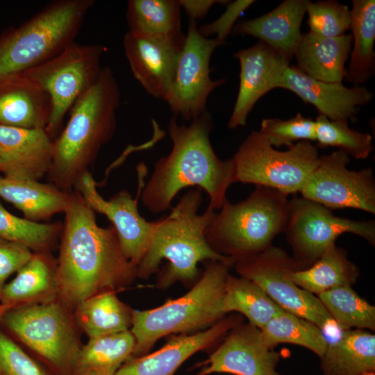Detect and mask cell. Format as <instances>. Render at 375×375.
Wrapping results in <instances>:
<instances>
[{
  "instance_id": "obj_27",
  "label": "cell",
  "mask_w": 375,
  "mask_h": 375,
  "mask_svg": "<svg viewBox=\"0 0 375 375\" xmlns=\"http://www.w3.org/2000/svg\"><path fill=\"white\" fill-rule=\"evenodd\" d=\"M132 313L133 309L122 302L115 291L92 296L73 309L79 329L89 339L130 331Z\"/></svg>"
},
{
  "instance_id": "obj_18",
  "label": "cell",
  "mask_w": 375,
  "mask_h": 375,
  "mask_svg": "<svg viewBox=\"0 0 375 375\" xmlns=\"http://www.w3.org/2000/svg\"><path fill=\"white\" fill-rule=\"evenodd\" d=\"M185 39H169L129 31L126 33L123 46L131 70L152 97L165 99Z\"/></svg>"
},
{
  "instance_id": "obj_43",
  "label": "cell",
  "mask_w": 375,
  "mask_h": 375,
  "mask_svg": "<svg viewBox=\"0 0 375 375\" xmlns=\"http://www.w3.org/2000/svg\"><path fill=\"white\" fill-rule=\"evenodd\" d=\"M178 1L181 8L182 7L185 10L190 20L195 21L204 17L212 5L222 1L178 0Z\"/></svg>"
},
{
  "instance_id": "obj_28",
  "label": "cell",
  "mask_w": 375,
  "mask_h": 375,
  "mask_svg": "<svg viewBox=\"0 0 375 375\" xmlns=\"http://www.w3.org/2000/svg\"><path fill=\"white\" fill-rule=\"evenodd\" d=\"M321 360L324 375H361L375 370V335L365 330H344L328 344Z\"/></svg>"
},
{
  "instance_id": "obj_4",
  "label": "cell",
  "mask_w": 375,
  "mask_h": 375,
  "mask_svg": "<svg viewBox=\"0 0 375 375\" xmlns=\"http://www.w3.org/2000/svg\"><path fill=\"white\" fill-rule=\"evenodd\" d=\"M203 201L202 190L185 192L169 215L160 219L151 243L137 266V277L147 278L159 269L162 260L168 263L158 278V286L166 288L174 283L191 282L199 274L203 261H234L215 251L209 245L206 231L215 212L206 208L199 214Z\"/></svg>"
},
{
  "instance_id": "obj_22",
  "label": "cell",
  "mask_w": 375,
  "mask_h": 375,
  "mask_svg": "<svg viewBox=\"0 0 375 375\" xmlns=\"http://www.w3.org/2000/svg\"><path fill=\"white\" fill-rule=\"evenodd\" d=\"M51 114L48 94L24 74L0 83V126L44 129Z\"/></svg>"
},
{
  "instance_id": "obj_23",
  "label": "cell",
  "mask_w": 375,
  "mask_h": 375,
  "mask_svg": "<svg viewBox=\"0 0 375 375\" xmlns=\"http://www.w3.org/2000/svg\"><path fill=\"white\" fill-rule=\"evenodd\" d=\"M308 0H285L274 10L258 17L235 24V35H247L293 57L302 36L301 26Z\"/></svg>"
},
{
  "instance_id": "obj_8",
  "label": "cell",
  "mask_w": 375,
  "mask_h": 375,
  "mask_svg": "<svg viewBox=\"0 0 375 375\" xmlns=\"http://www.w3.org/2000/svg\"><path fill=\"white\" fill-rule=\"evenodd\" d=\"M0 327L53 375H71L83 346L73 310L58 299L8 309Z\"/></svg>"
},
{
  "instance_id": "obj_26",
  "label": "cell",
  "mask_w": 375,
  "mask_h": 375,
  "mask_svg": "<svg viewBox=\"0 0 375 375\" xmlns=\"http://www.w3.org/2000/svg\"><path fill=\"white\" fill-rule=\"evenodd\" d=\"M70 193L51 183L0 176V197L22 211L24 218L36 222L65 212Z\"/></svg>"
},
{
  "instance_id": "obj_39",
  "label": "cell",
  "mask_w": 375,
  "mask_h": 375,
  "mask_svg": "<svg viewBox=\"0 0 375 375\" xmlns=\"http://www.w3.org/2000/svg\"><path fill=\"white\" fill-rule=\"evenodd\" d=\"M259 131L272 147L277 148H290L300 141H315L316 138L315 119L301 113L288 119H263Z\"/></svg>"
},
{
  "instance_id": "obj_14",
  "label": "cell",
  "mask_w": 375,
  "mask_h": 375,
  "mask_svg": "<svg viewBox=\"0 0 375 375\" xmlns=\"http://www.w3.org/2000/svg\"><path fill=\"white\" fill-rule=\"evenodd\" d=\"M349 156L342 150L320 156L301 190V197L331 210L353 208L375 214V179L372 167L349 169Z\"/></svg>"
},
{
  "instance_id": "obj_13",
  "label": "cell",
  "mask_w": 375,
  "mask_h": 375,
  "mask_svg": "<svg viewBox=\"0 0 375 375\" xmlns=\"http://www.w3.org/2000/svg\"><path fill=\"white\" fill-rule=\"evenodd\" d=\"M222 44L216 38L202 35L196 22L190 21L173 78L164 99L175 116L192 121L206 111L209 95L225 83V79L212 80L210 75L212 54Z\"/></svg>"
},
{
  "instance_id": "obj_31",
  "label": "cell",
  "mask_w": 375,
  "mask_h": 375,
  "mask_svg": "<svg viewBox=\"0 0 375 375\" xmlns=\"http://www.w3.org/2000/svg\"><path fill=\"white\" fill-rule=\"evenodd\" d=\"M359 274L358 267L348 259L347 251L334 244L311 266L296 270L290 276L301 288L317 296L337 287L352 286Z\"/></svg>"
},
{
  "instance_id": "obj_29",
  "label": "cell",
  "mask_w": 375,
  "mask_h": 375,
  "mask_svg": "<svg viewBox=\"0 0 375 375\" xmlns=\"http://www.w3.org/2000/svg\"><path fill=\"white\" fill-rule=\"evenodd\" d=\"M135 347L130 331L89 339L83 344L71 375H115L133 356Z\"/></svg>"
},
{
  "instance_id": "obj_24",
  "label": "cell",
  "mask_w": 375,
  "mask_h": 375,
  "mask_svg": "<svg viewBox=\"0 0 375 375\" xmlns=\"http://www.w3.org/2000/svg\"><path fill=\"white\" fill-rule=\"evenodd\" d=\"M57 258L51 252H36L3 287L1 304L17 308L58 299Z\"/></svg>"
},
{
  "instance_id": "obj_3",
  "label": "cell",
  "mask_w": 375,
  "mask_h": 375,
  "mask_svg": "<svg viewBox=\"0 0 375 375\" xmlns=\"http://www.w3.org/2000/svg\"><path fill=\"white\" fill-rule=\"evenodd\" d=\"M121 103L117 81L109 67L78 99L60 135L53 140V158L48 173L51 183L71 192L112 137Z\"/></svg>"
},
{
  "instance_id": "obj_9",
  "label": "cell",
  "mask_w": 375,
  "mask_h": 375,
  "mask_svg": "<svg viewBox=\"0 0 375 375\" xmlns=\"http://www.w3.org/2000/svg\"><path fill=\"white\" fill-rule=\"evenodd\" d=\"M319 157L317 147L310 141L278 151L259 131H252L231 158L235 183L265 186L288 196L301 192Z\"/></svg>"
},
{
  "instance_id": "obj_12",
  "label": "cell",
  "mask_w": 375,
  "mask_h": 375,
  "mask_svg": "<svg viewBox=\"0 0 375 375\" xmlns=\"http://www.w3.org/2000/svg\"><path fill=\"white\" fill-rule=\"evenodd\" d=\"M240 276L257 283L285 311L307 319L322 330L335 324L318 297L291 278L297 270L292 256L271 245L263 251L235 263Z\"/></svg>"
},
{
  "instance_id": "obj_36",
  "label": "cell",
  "mask_w": 375,
  "mask_h": 375,
  "mask_svg": "<svg viewBox=\"0 0 375 375\" xmlns=\"http://www.w3.org/2000/svg\"><path fill=\"white\" fill-rule=\"evenodd\" d=\"M62 224L41 223L17 217L0 202V239L26 247L32 252H51Z\"/></svg>"
},
{
  "instance_id": "obj_30",
  "label": "cell",
  "mask_w": 375,
  "mask_h": 375,
  "mask_svg": "<svg viewBox=\"0 0 375 375\" xmlns=\"http://www.w3.org/2000/svg\"><path fill=\"white\" fill-rule=\"evenodd\" d=\"M350 29L352 31V47L344 79L356 84L363 83L374 71V0L352 1Z\"/></svg>"
},
{
  "instance_id": "obj_2",
  "label": "cell",
  "mask_w": 375,
  "mask_h": 375,
  "mask_svg": "<svg viewBox=\"0 0 375 375\" xmlns=\"http://www.w3.org/2000/svg\"><path fill=\"white\" fill-rule=\"evenodd\" d=\"M176 118L174 115L168 125L172 149L155 163L142 188V201L150 212H162L171 208L181 190L196 186L208 194L207 208L220 209L228 189L235 183L233 161L222 160L215 153L210 140L213 122L207 111L189 125L179 124Z\"/></svg>"
},
{
  "instance_id": "obj_16",
  "label": "cell",
  "mask_w": 375,
  "mask_h": 375,
  "mask_svg": "<svg viewBox=\"0 0 375 375\" xmlns=\"http://www.w3.org/2000/svg\"><path fill=\"white\" fill-rule=\"evenodd\" d=\"M222 344L198 365L197 375H281L276 370L279 354L265 342L260 329L250 323L235 325Z\"/></svg>"
},
{
  "instance_id": "obj_15",
  "label": "cell",
  "mask_w": 375,
  "mask_h": 375,
  "mask_svg": "<svg viewBox=\"0 0 375 375\" xmlns=\"http://www.w3.org/2000/svg\"><path fill=\"white\" fill-rule=\"evenodd\" d=\"M97 185L91 173L87 172L77 180L73 190L81 194L94 212L110 221L124 256L137 267L149 248L159 219L149 222L142 217L138 199H133L128 191H120L105 200Z\"/></svg>"
},
{
  "instance_id": "obj_37",
  "label": "cell",
  "mask_w": 375,
  "mask_h": 375,
  "mask_svg": "<svg viewBox=\"0 0 375 375\" xmlns=\"http://www.w3.org/2000/svg\"><path fill=\"white\" fill-rule=\"evenodd\" d=\"M315 123L318 147H338L357 160L366 159L373 151L372 136L350 128L347 121L331 120L318 115Z\"/></svg>"
},
{
  "instance_id": "obj_44",
  "label": "cell",
  "mask_w": 375,
  "mask_h": 375,
  "mask_svg": "<svg viewBox=\"0 0 375 375\" xmlns=\"http://www.w3.org/2000/svg\"><path fill=\"white\" fill-rule=\"evenodd\" d=\"M11 308L10 306L4 305V304H0V320L3 314L8 310Z\"/></svg>"
},
{
  "instance_id": "obj_17",
  "label": "cell",
  "mask_w": 375,
  "mask_h": 375,
  "mask_svg": "<svg viewBox=\"0 0 375 375\" xmlns=\"http://www.w3.org/2000/svg\"><path fill=\"white\" fill-rule=\"evenodd\" d=\"M234 57L240 62V85L236 101L227 126H245L248 115L257 101L270 90L278 88L292 57L263 42L239 50Z\"/></svg>"
},
{
  "instance_id": "obj_35",
  "label": "cell",
  "mask_w": 375,
  "mask_h": 375,
  "mask_svg": "<svg viewBox=\"0 0 375 375\" xmlns=\"http://www.w3.org/2000/svg\"><path fill=\"white\" fill-rule=\"evenodd\" d=\"M333 322L344 330L375 329V307L350 285L337 287L317 296Z\"/></svg>"
},
{
  "instance_id": "obj_7",
  "label": "cell",
  "mask_w": 375,
  "mask_h": 375,
  "mask_svg": "<svg viewBox=\"0 0 375 375\" xmlns=\"http://www.w3.org/2000/svg\"><path fill=\"white\" fill-rule=\"evenodd\" d=\"M93 0H58L0 39V83L24 74L74 42Z\"/></svg>"
},
{
  "instance_id": "obj_1",
  "label": "cell",
  "mask_w": 375,
  "mask_h": 375,
  "mask_svg": "<svg viewBox=\"0 0 375 375\" xmlns=\"http://www.w3.org/2000/svg\"><path fill=\"white\" fill-rule=\"evenodd\" d=\"M64 213L56 258L58 299L73 310L92 296L131 284L137 267L124 256L113 226H99L95 212L74 190Z\"/></svg>"
},
{
  "instance_id": "obj_20",
  "label": "cell",
  "mask_w": 375,
  "mask_h": 375,
  "mask_svg": "<svg viewBox=\"0 0 375 375\" xmlns=\"http://www.w3.org/2000/svg\"><path fill=\"white\" fill-rule=\"evenodd\" d=\"M53 158V140L43 128L0 126V172L7 177L39 181Z\"/></svg>"
},
{
  "instance_id": "obj_42",
  "label": "cell",
  "mask_w": 375,
  "mask_h": 375,
  "mask_svg": "<svg viewBox=\"0 0 375 375\" xmlns=\"http://www.w3.org/2000/svg\"><path fill=\"white\" fill-rule=\"evenodd\" d=\"M254 2L253 0H240L229 3L226 10L219 18L210 24L201 26L199 28V32L206 38L215 34V38L225 44L226 38L232 32L238 18Z\"/></svg>"
},
{
  "instance_id": "obj_40",
  "label": "cell",
  "mask_w": 375,
  "mask_h": 375,
  "mask_svg": "<svg viewBox=\"0 0 375 375\" xmlns=\"http://www.w3.org/2000/svg\"><path fill=\"white\" fill-rule=\"evenodd\" d=\"M0 375H53L0 327Z\"/></svg>"
},
{
  "instance_id": "obj_45",
  "label": "cell",
  "mask_w": 375,
  "mask_h": 375,
  "mask_svg": "<svg viewBox=\"0 0 375 375\" xmlns=\"http://www.w3.org/2000/svg\"><path fill=\"white\" fill-rule=\"evenodd\" d=\"M361 375H375V370L366 372L362 374Z\"/></svg>"
},
{
  "instance_id": "obj_25",
  "label": "cell",
  "mask_w": 375,
  "mask_h": 375,
  "mask_svg": "<svg viewBox=\"0 0 375 375\" xmlns=\"http://www.w3.org/2000/svg\"><path fill=\"white\" fill-rule=\"evenodd\" d=\"M353 38L344 34L337 38H326L311 32L302 34L294 53L301 72L324 82H342L345 64L351 53Z\"/></svg>"
},
{
  "instance_id": "obj_10",
  "label": "cell",
  "mask_w": 375,
  "mask_h": 375,
  "mask_svg": "<svg viewBox=\"0 0 375 375\" xmlns=\"http://www.w3.org/2000/svg\"><path fill=\"white\" fill-rule=\"evenodd\" d=\"M105 51L101 44L74 42L53 58L24 73L50 98L51 114L44 130L51 139L59 131L66 114L99 77Z\"/></svg>"
},
{
  "instance_id": "obj_32",
  "label": "cell",
  "mask_w": 375,
  "mask_h": 375,
  "mask_svg": "<svg viewBox=\"0 0 375 375\" xmlns=\"http://www.w3.org/2000/svg\"><path fill=\"white\" fill-rule=\"evenodd\" d=\"M126 17L129 31L169 39H183L178 0H130Z\"/></svg>"
},
{
  "instance_id": "obj_34",
  "label": "cell",
  "mask_w": 375,
  "mask_h": 375,
  "mask_svg": "<svg viewBox=\"0 0 375 375\" xmlns=\"http://www.w3.org/2000/svg\"><path fill=\"white\" fill-rule=\"evenodd\" d=\"M260 331L265 344L270 348L281 343L297 344L308 349L320 358L328 344L323 330L287 311L271 319Z\"/></svg>"
},
{
  "instance_id": "obj_21",
  "label": "cell",
  "mask_w": 375,
  "mask_h": 375,
  "mask_svg": "<svg viewBox=\"0 0 375 375\" xmlns=\"http://www.w3.org/2000/svg\"><path fill=\"white\" fill-rule=\"evenodd\" d=\"M235 325L234 318L223 317L196 333L174 335L155 352L131 357L115 375H174L187 359L212 347Z\"/></svg>"
},
{
  "instance_id": "obj_38",
  "label": "cell",
  "mask_w": 375,
  "mask_h": 375,
  "mask_svg": "<svg viewBox=\"0 0 375 375\" xmlns=\"http://www.w3.org/2000/svg\"><path fill=\"white\" fill-rule=\"evenodd\" d=\"M306 13L310 32L326 38H337L350 29L351 9L333 0L310 1Z\"/></svg>"
},
{
  "instance_id": "obj_41",
  "label": "cell",
  "mask_w": 375,
  "mask_h": 375,
  "mask_svg": "<svg viewBox=\"0 0 375 375\" xmlns=\"http://www.w3.org/2000/svg\"><path fill=\"white\" fill-rule=\"evenodd\" d=\"M32 254L24 246L0 239V304L7 280L26 264Z\"/></svg>"
},
{
  "instance_id": "obj_11",
  "label": "cell",
  "mask_w": 375,
  "mask_h": 375,
  "mask_svg": "<svg viewBox=\"0 0 375 375\" xmlns=\"http://www.w3.org/2000/svg\"><path fill=\"white\" fill-rule=\"evenodd\" d=\"M293 251L297 270L315 263L343 233H352L375 244V222L336 216L333 210L315 201L295 196L290 199L284 231Z\"/></svg>"
},
{
  "instance_id": "obj_5",
  "label": "cell",
  "mask_w": 375,
  "mask_h": 375,
  "mask_svg": "<svg viewBox=\"0 0 375 375\" xmlns=\"http://www.w3.org/2000/svg\"><path fill=\"white\" fill-rule=\"evenodd\" d=\"M288 197L258 185L242 201L233 203L226 198L206 231L209 245L235 263L263 251L285 231L290 208Z\"/></svg>"
},
{
  "instance_id": "obj_6",
  "label": "cell",
  "mask_w": 375,
  "mask_h": 375,
  "mask_svg": "<svg viewBox=\"0 0 375 375\" xmlns=\"http://www.w3.org/2000/svg\"><path fill=\"white\" fill-rule=\"evenodd\" d=\"M228 262L207 261L205 270L192 289L153 309L133 310L130 331L135 340L132 357L144 355L164 336L210 327L227 314L224 290Z\"/></svg>"
},
{
  "instance_id": "obj_33",
  "label": "cell",
  "mask_w": 375,
  "mask_h": 375,
  "mask_svg": "<svg viewBox=\"0 0 375 375\" xmlns=\"http://www.w3.org/2000/svg\"><path fill=\"white\" fill-rule=\"evenodd\" d=\"M224 303L226 313L238 312L260 329L285 311L257 283L230 274L226 280Z\"/></svg>"
},
{
  "instance_id": "obj_19",
  "label": "cell",
  "mask_w": 375,
  "mask_h": 375,
  "mask_svg": "<svg viewBox=\"0 0 375 375\" xmlns=\"http://www.w3.org/2000/svg\"><path fill=\"white\" fill-rule=\"evenodd\" d=\"M278 88L288 90L305 103L312 104L331 120L347 121L356 118L360 107L373 99V93L358 85L348 88L342 82L328 83L314 79L289 65L284 71Z\"/></svg>"
}]
</instances>
